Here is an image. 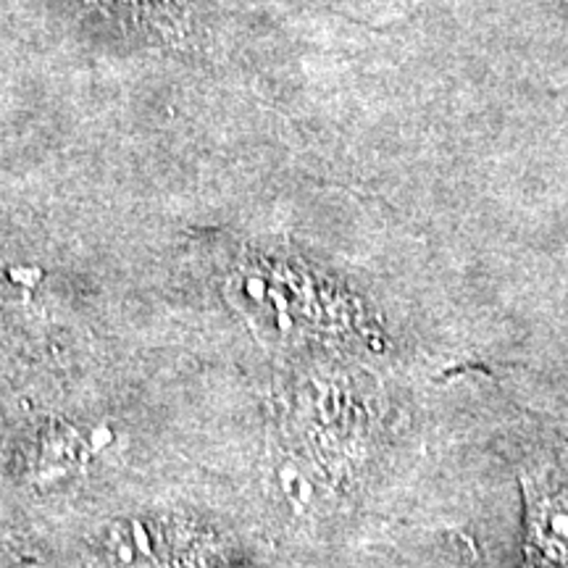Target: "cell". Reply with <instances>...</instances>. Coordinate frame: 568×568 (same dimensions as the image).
Instances as JSON below:
<instances>
[{
    "label": "cell",
    "mask_w": 568,
    "mask_h": 568,
    "mask_svg": "<svg viewBox=\"0 0 568 568\" xmlns=\"http://www.w3.org/2000/svg\"><path fill=\"white\" fill-rule=\"evenodd\" d=\"M529 568H568V477L527 479Z\"/></svg>",
    "instance_id": "1"
},
{
    "label": "cell",
    "mask_w": 568,
    "mask_h": 568,
    "mask_svg": "<svg viewBox=\"0 0 568 568\" xmlns=\"http://www.w3.org/2000/svg\"><path fill=\"white\" fill-rule=\"evenodd\" d=\"M280 485H282V493L287 495V500L295 503V506H305V503L311 500V495H314V487H311V481L305 479L303 474L290 464H284L280 468Z\"/></svg>",
    "instance_id": "2"
},
{
    "label": "cell",
    "mask_w": 568,
    "mask_h": 568,
    "mask_svg": "<svg viewBox=\"0 0 568 568\" xmlns=\"http://www.w3.org/2000/svg\"><path fill=\"white\" fill-rule=\"evenodd\" d=\"M113 439V432L109 429V426H98L95 429V435H92V447H95V450H101V447H105Z\"/></svg>",
    "instance_id": "3"
}]
</instances>
